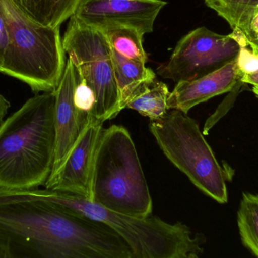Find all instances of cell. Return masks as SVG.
I'll use <instances>...</instances> for the list:
<instances>
[{
  "mask_svg": "<svg viewBox=\"0 0 258 258\" xmlns=\"http://www.w3.org/2000/svg\"><path fill=\"white\" fill-rule=\"evenodd\" d=\"M241 81L252 85L254 87H258V70L251 74H242Z\"/></svg>",
  "mask_w": 258,
  "mask_h": 258,
  "instance_id": "cell-26",
  "label": "cell"
},
{
  "mask_svg": "<svg viewBox=\"0 0 258 258\" xmlns=\"http://www.w3.org/2000/svg\"><path fill=\"white\" fill-rule=\"evenodd\" d=\"M77 81V69L68 59L63 76L54 92L56 144L51 175L57 172L64 163L85 127L94 119L83 115L76 107L74 94Z\"/></svg>",
  "mask_w": 258,
  "mask_h": 258,
  "instance_id": "cell-11",
  "label": "cell"
},
{
  "mask_svg": "<svg viewBox=\"0 0 258 258\" xmlns=\"http://www.w3.org/2000/svg\"><path fill=\"white\" fill-rule=\"evenodd\" d=\"M113 51L120 56L146 64L147 56L143 46L144 35L136 29L125 26H110L102 29Z\"/></svg>",
  "mask_w": 258,
  "mask_h": 258,
  "instance_id": "cell-16",
  "label": "cell"
},
{
  "mask_svg": "<svg viewBox=\"0 0 258 258\" xmlns=\"http://www.w3.org/2000/svg\"><path fill=\"white\" fill-rule=\"evenodd\" d=\"M62 40L65 53L77 73L95 92V121L104 124L116 118L122 109L112 59L113 51L104 32L71 16Z\"/></svg>",
  "mask_w": 258,
  "mask_h": 258,
  "instance_id": "cell-7",
  "label": "cell"
},
{
  "mask_svg": "<svg viewBox=\"0 0 258 258\" xmlns=\"http://www.w3.org/2000/svg\"><path fill=\"white\" fill-rule=\"evenodd\" d=\"M149 128L168 160L194 186L217 202H227L225 172L195 120L169 109L160 119L150 121Z\"/></svg>",
  "mask_w": 258,
  "mask_h": 258,
  "instance_id": "cell-6",
  "label": "cell"
},
{
  "mask_svg": "<svg viewBox=\"0 0 258 258\" xmlns=\"http://www.w3.org/2000/svg\"><path fill=\"white\" fill-rule=\"evenodd\" d=\"M242 74L236 60L196 80L176 83L168 96V109L187 114L189 110L210 98L230 92L241 80Z\"/></svg>",
  "mask_w": 258,
  "mask_h": 258,
  "instance_id": "cell-12",
  "label": "cell"
},
{
  "mask_svg": "<svg viewBox=\"0 0 258 258\" xmlns=\"http://www.w3.org/2000/svg\"><path fill=\"white\" fill-rule=\"evenodd\" d=\"M55 95L29 98L0 125V187L36 189L51 175L55 154Z\"/></svg>",
  "mask_w": 258,
  "mask_h": 258,
  "instance_id": "cell-2",
  "label": "cell"
},
{
  "mask_svg": "<svg viewBox=\"0 0 258 258\" xmlns=\"http://www.w3.org/2000/svg\"><path fill=\"white\" fill-rule=\"evenodd\" d=\"M206 4L230 24L242 31L250 42V24L258 11V0H206ZM252 44V43H251ZM251 49L255 50L252 44Z\"/></svg>",
  "mask_w": 258,
  "mask_h": 258,
  "instance_id": "cell-15",
  "label": "cell"
},
{
  "mask_svg": "<svg viewBox=\"0 0 258 258\" xmlns=\"http://www.w3.org/2000/svg\"><path fill=\"white\" fill-rule=\"evenodd\" d=\"M91 201L129 216H150L153 201L128 130L103 127L94 156Z\"/></svg>",
  "mask_w": 258,
  "mask_h": 258,
  "instance_id": "cell-3",
  "label": "cell"
},
{
  "mask_svg": "<svg viewBox=\"0 0 258 258\" xmlns=\"http://www.w3.org/2000/svg\"><path fill=\"white\" fill-rule=\"evenodd\" d=\"M0 12L9 37L1 73L36 93L54 92L67 63L60 27L37 22L13 0H0Z\"/></svg>",
  "mask_w": 258,
  "mask_h": 258,
  "instance_id": "cell-4",
  "label": "cell"
},
{
  "mask_svg": "<svg viewBox=\"0 0 258 258\" xmlns=\"http://www.w3.org/2000/svg\"><path fill=\"white\" fill-rule=\"evenodd\" d=\"M237 224L244 246L258 257V195L242 193Z\"/></svg>",
  "mask_w": 258,
  "mask_h": 258,
  "instance_id": "cell-17",
  "label": "cell"
},
{
  "mask_svg": "<svg viewBox=\"0 0 258 258\" xmlns=\"http://www.w3.org/2000/svg\"><path fill=\"white\" fill-rule=\"evenodd\" d=\"M236 63L242 74L255 72L258 70V55L248 45L241 46Z\"/></svg>",
  "mask_w": 258,
  "mask_h": 258,
  "instance_id": "cell-22",
  "label": "cell"
},
{
  "mask_svg": "<svg viewBox=\"0 0 258 258\" xmlns=\"http://www.w3.org/2000/svg\"><path fill=\"white\" fill-rule=\"evenodd\" d=\"M115 77L122 110L131 98L145 85L156 80V74L146 64L130 60L112 49Z\"/></svg>",
  "mask_w": 258,
  "mask_h": 258,
  "instance_id": "cell-13",
  "label": "cell"
},
{
  "mask_svg": "<svg viewBox=\"0 0 258 258\" xmlns=\"http://www.w3.org/2000/svg\"><path fill=\"white\" fill-rule=\"evenodd\" d=\"M74 100L76 107L82 114L94 118V112L96 106L95 92L78 73L77 84L74 89Z\"/></svg>",
  "mask_w": 258,
  "mask_h": 258,
  "instance_id": "cell-19",
  "label": "cell"
},
{
  "mask_svg": "<svg viewBox=\"0 0 258 258\" xmlns=\"http://www.w3.org/2000/svg\"><path fill=\"white\" fill-rule=\"evenodd\" d=\"M8 42H9V37H8L7 29H6L4 19L0 12V72L3 71Z\"/></svg>",
  "mask_w": 258,
  "mask_h": 258,
  "instance_id": "cell-23",
  "label": "cell"
},
{
  "mask_svg": "<svg viewBox=\"0 0 258 258\" xmlns=\"http://www.w3.org/2000/svg\"><path fill=\"white\" fill-rule=\"evenodd\" d=\"M240 48L233 33L221 35L198 27L179 40L168 62L157 68V73L176 83L196 80L236 60Z\"/></svg>",
  "mask_w": 258,
  "mask_h": 258,
  "instance_id": "cell-8",
  "label": "cell"
},
{
  "mask_svg": "<svg viewBox=\"0 0 258 258\" xmlns=\"http://www.w3.org/2000/svg\"><path fill=\"white\" fill-rule=\"evenodd\" d=\"M164 0H80L74 18L89 27L102 30L110 26H125L143 35L153 31Z\"/></svg>",
  "mask_w": 258,
  "mask_h": 258,
  "instance_id": "cell-9",
  "label": "cell"
},
{
  "mask_svg": "<svg viewBox=\"0 0 258 258\" xmlns=\"http://www.w3.org/2000/svg\"><path fill=\"white\" fill-rule=\"evenodd\" d=\"M103 124L92 119L82 132L64 163L48 177L45 189L91 199V176L94 156Z\"/></svg>",
  "mask_w": 258,
  "mask_h": 258,
  "instance_id": "cell-10",
  "label": "cell"
},
{
  "mask_svg": "<svg viewBox=\"0 0 258 258\" xmlns=\"http://www.w3.org/2000/svg\"><path fill=\"white\" fill-rule=\"evenodd\" d=\"M250 40L258 51V11L251 20L250 24Z\"/></svg>",
  "mask_w": 258,
  "mask_h": 258,
  "instance_id": "cell-25",
  "label": "cell"
},
{
  "mask_svg": "<svg viewBox=\"0 0 258 258\" xmlns=\"http://www.w3.org/2000/svg\"><path fill=\"white\" fill-rule=\"evenodd\" d=\"M243 84L245 83H242V81H239V83L236 85L234 88L232 89L230 92V95L224 99V101L220 105L218 109H217L216 112L208 118L205 124L204 128H203V134L207 135L209 133V130L215 125L217 122L222 118L223 116L225 115L226 112L229 110L233 106V103L236 100V96L240 92L241 89H242Z\"/></svg>",
  "mask_w": 258,
  "mask_h": 258,
  "instance_id": "cell-20",
  "label": "cell"
},
{
  "mask_svg": "<svg viewBox=\"0 0 258 258\" xmlns=\"http://www.w3.org/2000/svg\"><path fill=\"white\" fill-rule=\"evenodd\" d=\"M170 92L163 82L155 80L143 86L128 101L125 109L136 111L150 121L160 119L169 109L167 105Z\"/></svg>",
  "mask_w": 258,
  "mask_h": 258,
  "instance_id": "cell-14",
  "label": "cell"
},
{
  "mask_svg": "<svg viewBox=\"0 0 258 258\" xmlns=\"http://www.w3.org/2000/svg\"><path fill=\"white\" fill-rule=\"evenodd\" d=\"M0 204V230L12 242L15 257L80 258L93 239L86 217L45 201V189H26L25 200L8 192Z\"/></svg>",
  "mask_w": 258,
  "mask_h": 258,
  "instance_id": "cell-1",
  "label": "cell"
},
{
  "mask_svg": "<svg viewBox=\"0 0 258 258\" xmlns=\"http://www.w3.org/2000/svg\"><path fill=\"white\" fill-rule=\"evenodd\" d=\"M10 106V102L0 94V125L4 121L5 117L7 115Z\"/></svg>",
  "mask_w": 258,
  "mask_h": 258,
  "instance_id": "cell-27",
  "label": "cell"
},
{
  "mask_svg": "<svg viewBox=\"0 0 258 258\" xmlns=\"http://www.w3.org/2000/svg\"><path fill=\"white\" fill-rule=\"evenodd\" d=\"M0 258H15L13 247L7 235L0 230Z\"/></svg>",
  "mask_w": 258,
  "mask_h": 258,
  "instance_id": "cell-24",
  "label": "cell"
},
{
  "mask_svg": "<svg viewBox=\"0 0 258 258\" xmlns=\"http://www.w3.org/2000/svg\"><path fill=\"white\" fill-rule=\"evenodd\" d=\"M80 0H47L46 25L60 27L74 15Z\"/></svg>",
  "mask_w": 258,
  "mask_h": 258,
  "instance_id": "cell-18",
  "label": "cell"
},
{
  "mask_svg": "<svg viewBox=\"0 0 258 258\" xmlns=\"http://www.w3.org/2000/svg\"><path fill=\"white\" fill-rule=\"evenodd\" d=\"M21 10L40 24L46 25L47 0H13Z\"/></svg>",
  "mask_w": 258,
  "mask_h": 258,
  "instance_id": "cell-21",
  "label": "cell"
},
{
  "mask_svg": "<svg viewBox=\"0 0 258 258\" xmlns=\"http://www.w3.org/2000/svg\"><path fill=\"white\" fill-rule=\"evenodd\" d=\"M252 91L253 92H254V95H255L256 97L258 98V87H254V86H253Z\"/></svg>",
  "mask_w": 258,
  "mask_h": 258,
  "instance_id": "cell-28",
  "label": "cell"
},
{
  "mask_svg": "<svg viewBox=\"0 0 258 258\" xmlns=\"http://www.w3.org/2000/svg\"><path fill=\"white\" fill-rule=\"evenodd\" d=\"M49 202L111 227L126 241L134 258H198L204 251V236L183 223L129 216L68 192L49 189Z\"/></svg>",
  "mask_w": 258,
  "mask_h": 258,
  "instance_id": "cell-5",
  "label": "cell"
}]
</instances>
